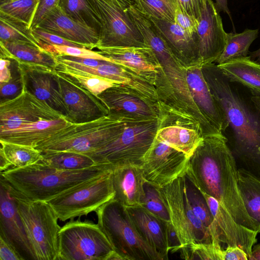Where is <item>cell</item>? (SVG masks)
I'll use <instances>...</instances> for the list:
<instances>
[{"mask_svg":"<svg viewBox=\"0 0 260 260\" xmlns=\"http://www.w3.org/2000/svg\"><path fill=\"white\" fill-rule=\"evenodd\" d=\"M202 72L226 116L228 125L222 134L238 169L260 179V109L252 99L253 93L230 81L215 63L202 64Z\"/></svg>","mask_w":260,"mask_h":260,"instance_id":"obj_1","label":"cell"},{"mask_svg":"<svg viewBox=\"0 0 260 260\" xmlns=\"http://www.w3.org/2000/svg\"><path fill=\"white\" fill-rule=\"evenodd\" d=\"M185 175L201 192L216 199L237 223L256 231L240 197L238 168L222 134L203 137L188 157Z\"/></svg>","mask_w":260,"mask_h":260,"instance_id":"obj_2","label":"cell"},{"mask_svg":"<svg viewBox=\"0 0 260 260\" xmlns=\"http://www.w3.org/2000/svg\"><path fill=\"white\" fill-rule=\"evenodd\" d=\"M112 172L109 167L96 164L77 170L58 169L40 161L1 172V177L16 191L33 201H48L77 186Z\"/></svg>","mask_w":260,"mask_h":260,"instance_id":"obj_3","label":"cell"},{"mask_svg":"<svg viewBox=\"0 0 260 260\" xmlns=\"http://www.w3.org/2000/svg\"><path fill=\"white\" fill-rule=\"evenodd\" d=\"M132 119L110 113L91 121L73 123L36 148L41 153L68 151L88 155L115 139Z\"/></svg>","mask_w":260,"mask_h":260,"instance_id":"obj_4","label":"cell"},{"mask_svg":"<svg viewBox=\"0 0 260 260\" xmlns=\"http://www.w3.org/2000/svg\"><path fill=\"white\" fill-rule=\"evenodd\" d=\"M158 119H132L112 141L87 155L96 164L111 171L128 166L142 167L146 154L155 138Z\"/></svg>","mask_w":260,"mask_h":260,"instance_id":"obj_5","label":"cell"},{"mask_svg":"<svg viewBox=\"0 0 260 260\" xmlns=\"http://www.w3.org/2000/svg\"><path fill=\"white\" fill-rule=\"evenodd\" d=\"M95 212L99 228L123 260H163L141 237L125 206L112 199Z\"/></svg>","mask_w":260,"mask_h":260,"instance_id":"obj_6","label":"cell"},{"mask_svg":"<svg viewBox=\"0 0 260 260\" xmlns=\"http://www.w3.org/2000/svg\"><path fill=\"white\" fill-rule=\"evenodd\" d=\"M10 187L35 260H57L61 227L55 212L47 202L30 201Z\"/></svg>","mask_w":260,"mask_h":260,"instance_id":"obj_7","label":"cell"},{"mask_svg":"<svg viewBox=\"0 0 260 260\" xmlns=\"http://www.w3.org/2000/svg\"><path fill=\"white\" fill-rule=\"evenodd\" d=\"M115 251L99 228L90 220H70L58 233L57 260H108Z\"/></svg>","mask_w":260,"mask_h":260,"instance_id":"obj_8","label":"cell"},{"mask_svg":"<svg viewBox=\"0 0 260 260\" xmlns=\"http://www.w3.org/2000/svg\"><path fill=\"white\" fill-rule=\"evenodd\" d=\"M102 26L99 44L104 47H149L126 10L133 0H89Z\"/></svg>","mask_w":260,"mask_h":260,"instance_id":"obj_9","label":"cell"},{"mask_svg":"<svg viewBox=\"0 0 260 260\" xmlns=\"http://www.w3.org/2000/svg\"><path fill=\"white\" fill-rule=\"evenodd\" d=\"M111 172L86 181L47 202L62 221L87 215L114 197Z\"/></svg>","mask_w":260,"mask_h":260,"instance_id":"obj_10","label":"cell"},{"mask_svg":"<svg viewBox=\"0 0 260 260\" xmlns=\"http://www.w3.org/2000/svg\"><path fill=\"white\" fill-rule=\"evenodd\" d=\"M184 175L159 187L171 222L182 247L191 243H212L210 231L194 214L190 206L186 192Z\"/></svg>","mask_w":260,"mask_h":260,"instance_id":"obj_11","label":"cell"},{"mask_svg":"<svg viewBox=\"0 0 260 260\" xmlns=\"http://www.w3.org/2000/svg\"><path fill=\"white\" fill-rule=\"evenodd\" d=\"M158 125L155 137L189 156L202 141L200 123L191 115L158 101Z\"/></svg>","mask_w":260,"mask_h":260,"instance_id":"obj_12","label":"cell"},{"mask_svg":"<svg viewBox=\"0 0 260 260\" xmlns=\"http://www.w3.org/2000/svg\"><path fill=\"white\" fill-rule=\"evenodd\" d=\"M188 157L155 137L142 167L145 181L159 187L170 183L185 174Z\"/></svg>","mask_w":260,"mask_h":260,"instance_id":"obj_13","label":"cell"},{"mask_svg":"<svg viewBox=\"0 0 260 260\" xmlns=\"http://www.w3.org/2000/svg\"><path fill=\"white\" fill-rule=\"evenodd\" d=\"M63 117L66 116L29 92L23 84L19 95L0 103V133L39 121Z\"/></svg>","mask_w":260,"mask_h":260,"instance_id":"obj_14","label":"cell"},{"mask_svg":"<svg viewBox=\"0 0 260 260\" xmlns=\"http://www.w3.org/2000/svg\"><path fill=\"white\" fill-rule=\"evenodd\" d=\"M55 75L67 110V118L73 123L91 121L110 113L102 102L67 76L55 71Z\"/></svg>","mask_w":260,"mask_h":260,"instance_id":"obj_15","label":"cell"},{"mask_svg":"<svg viewBox=\"0 0 260 260\" xmlns=\"http://www.w3.org/2000/svg\"><path fill=\"white\" fill-rule=\"evenodd\" d=\"M98 97L110 113L133 119L158 118V101H152L125 85L116 84Z\"/></svg>","mask_w":260,"mask_h":260,"instance_id":"obj_16","label":"cell"},{"mask_svg":"<svg viewBox=\"0 0 260 260\" xmlns=\"http://www.w3.org/2000/svg\"><path fill=\"white\" fill-rule=\"evenodd\" d=\"M214 218L216 236L223 250L238 246L250 255L256 242L257 232L237 223L225 208L214 198L202 192Z\"/></svg>","mask_w":260,"mask_h":260,"instance_id":"obj_17","label":"cell"},{"mask_svg":"<svg viewBox=\"0 0 260 260\" xmlns=\"http://www.w3.org/2000/svg\"><path fill=\"white\" fill-rule=\"evenodd\" d=\"M197 36L202 64L214 63L225 47L228 33L212 0H206L199 19Z\"/></svg>","mask_w":260,"mask_h":260,"instance_id":"obj_18","label":"cell"},{"mask_svg":"<svg viewBox=\"0 0 260 260\" xmlns=\"http://www.w3.org/2000/svg\"><path fill=\"white\" fill-rule=\"evenodd\" d=\"M98 49L102 55L128 68L154 87L158 83L163 71L150 47H104Z\"/></svg>","mask_w":260,"mask_h":260,"instance_id":"obj_19","label":"cell"},{"mask_svg":"<svg viewBox=\"0 0 260 260\" xmlns=\"http://www.w3.org/2000/svg\"><path fill=\"white\" fill-rule=\"evenodd\" d=\"M0 180V234L16 247L25 259L35 260L11 187L1 177Z\"/></svg>","mask_w":260,"mask_h":260,"instance_id":"obj_20","label":"cell"},{"mask_svg":"<svg viewBox=\"0 0 260 260\" xmlns=\"http://www.w3.org/2000/svg\"><path fill=\"white\" fill-rule=\"evenodd\" d=\"M18 63L26 89L67 117V110L56 77L55 69L38 64Z\"/></svg>","mask_w":260,"mask_h":260,"instance_id":"obj_21","label":"cell"},{"mask_svg":"<svg viewBox=\"0 0 260 260\" xmlns=\"http://www.w3.org/2000/svg\"><path fill=\"white\" fill-rule=\"evenodd\" d=\"M36 28L90 50L96 48L100 41L94 29L70 18L59 6L50 11Z\"/></svg>","mask_w":260,"mask_h":260,"instance_id":"obj_22","label":"cell"},{"mask_svg":"<svg viewBox=\"0 0 260 260\" xmlns=\"http://www.w3.org/2000/svg\"><path fill=\"white\" fill-rule=\"evenodd\" d=\"M202 64L186 67V81L193 103L204 117L221 134L228 123L225 114L212 95L202 72Z\"/></svg>","mask_w":260,"mask_h":260,"instance_id":"obj_23","label":"cell"},{"mask_svg":"<svg viewBox=\"0 0 260 260\" xmlns=\"http://www.w3.org/2000/svg\"><path fill=\"white\" fill-rule=\"evenodd\" d=\"M173 54L186 67L202 64L198 36H193L174 21L149 16Z\"/></svg>","mask_w":260,"mask_h":260,"instance_id":"obj_24","label":"cell"},{"mask_svg":"<svg viewBox=\"0 0 260 260\" xmlns=\"http://www.w3.org/2000/svg\"><path fill=\"white\" fill-rule=\"evenodd\" d=\"M141 237L163 258L168 259L167 224L142 206L126 207Z\"/></svg>","mask_w":260,"mask_h":260,"instance_id":"obj_25","label":"cell"},{"mask_svg":"<svg viewBox=\"0 0 260 260\" xmlns=\"http://www.w3.org/2000/svg\"><path fill=\"white\" fill-rule=\"evenodd\" d=\"M114 199L126 207L142 206L145 191L142 167L128 166L111 172Z\"/></svg>","mask_w":260,"mask_h":260,"instance_id":"obj_26","label":"cell"},{"mask_svg":"<svg viewBox=\"0 0 260 260\" xmlns=\"http://www.w3.org/2000/svg\"><path fill=\"white\" fill-rule=\"evenodd\" d=\"M72 123L66 117L52 120H41L0 133V140L36 148Z\"/></svg>","mask_w":260,"mask_h":260,"instance_id":"obj_27","label":"cell"},{"mask_svg":"<svg viewBox=\"0 0 260 260\" xmlns=\"http://www.w3.org/2000/svg\"><path fill=\"white\" fill-rule=\"evenodd\" d=\"M217 65L230 81L260 95V64L251 60L249 56Z\"/></svg>","mask_w":260,"mask_h":260,"instance_id":"obj_28","label":"cell"},{"mask_svg":"<svg viewBox=\"0 0 260 260\" xmlns=\"http://www.w3.org/2000/svg\"><path fill=\"white\" fill-rule=\"evenodd\" d=\"M1 58L18 62L41 65L55 69L58 64L55 56L43 49L15 42L0 41Z\"/></svg>","mask_w":260,"mask_h":260,"instance_id":"obj_29","label":"cell"},{"mask_svg":"<svg viewBox=\"0 0 260 260\" xmlns=\"http://www.w3.org/2000/svg\"><path fill=\"white\" fill-rule=\"evenodd\" d=\"M238 187L255 231L260 233V179L243 169H238Z\"/></svg>","mask_w":260,"mask_h":260,"instance_id":"obj_30","label":"cell"},{"mask_svg":"<svg viewBox=\"0 0 260 260\" xmlns=\"http://www.w3.org/2000/svg\"><path fill=\"white\" fill-rule=\"evenodd\" d=\"M258 34V29L248 28L240 33H228L224 50L214 63L220 64L234 59L248 56L249 47Z\"/></svg>","mask_w":260,"mask_h":260,"instance_id":"obj_31","label":"cell"},{"mask_svg":"<svg viewBox=\"0 0 260 260\" xmlns=\"http://www.w3.org/2000/svg\"><path fill=\"white\" fill-rule=\"evenodd\" d=\"M56 57L58 63L109 79L117 84H125L130 78V72L126 68L113 62L105 61L100 66L92 67L70 60L62 55Z\"/></svg>","mask_w":260,"mask_h":260,"instance_id":"obj_32","label":"cell"},{"mask_svg":"<svg viewBox=\"0 0 260 260\" xmlns=\"http://www.w3.org/2000/svg\"><path fill=\"white\" fill-rule=\"evenodd\" d=\"M184 180L187 197L193 213L210 231L212 243L220 246L216 236L214 218L204 195L185 174Z\"/></svg>","mask_w":260,"mask_h":260,"instance_id":"obj_33","label":"cell"},{"mask_svg":"<svg viewBox=\"0 0 260 260\" xmlns=\"http://www.w3.org/2000/svg\"><path fill=\"white\" fill-rule=\"evenodd\" d=\"M58 6L70 18L93 28L100 37L101 24L89 0H60Z\"/></svg>","mask_w":260,"mask_h":260,"instance_id":"obj_34","label":"cell"},{"mask_svg":"<svg viewBox=\"0 0 260 260\" xmlns=\"http://www.w3.org/2000/svg\"><path fill=\"white\" fill-rule=\"evenodd\" d=\"M40 0H10L0 4V18L17 22L31 29Z\"/></svg>","mask_w":260,"mask_h":260,"instance_id":"obj_35","label":"cell"},{"mask_svg":"<svg viewBox=\"0 0 260 260\" xmlns=\"http://www.w3.org/2000/svg\"><path fill=\"white\" fill-rule=\"evenodd\" d=\"M41 153L42 162L61 170H81L96 164L90 156L81 153L68 151Z\"/></svg>","mask_w":260,"mask_h":260,"instance_id":"obj_36","label":"cell"},{"mask_svg":"<svg viewBox=\"0 0 260 260\" xmlns=\"http://www.w3.org/2000/svg\"><path fill=\"white\" fill-rule=\"evenodd\" d=\"M0 154L12 168H22L41 160L42 155L37 148L27 145L0 140Z\"/></svg>","mask_w":260,"mask_h":260,"instance_id":"obj_37","label":"cell"},{"mask_svg":"<svg viewBox=\"0 0 260 260\" xmlns=\"http://www.w3.org/2000/svg\"><path fill=\"white\" fill-rule=\"evenodd\" d=\"M55 71L67 76L95 96L99 95L108 88L117 84L109 79L58 63Z\"/></svg>","mask_w":260,"mask_h":260,"instance_id":"obj_38","label":"cell"},{"mask_svg":"<svg viewBox=\"0 0 260 260\" xmlns=\"http://www.w3.org/2000/svg\"><path fill=\"white\" fill-rule=\"evenodd\" d=\"M0 41L32 45L43 49L32 30L20 23L0 18Z\"/></svg>","mask_w":260,"mask_h":260,"instance_id":"obj_39","label":"cell"},{"mask_svg":"<svg viewBox=\"0 0 260 260\" xmlns=\"http://www.w3.org/2000/svg\"><path fill=\"white\" fill-rule=\"evenodd\" d=\"M223 250L213 243H191L181 248L180 257L186 260H223Z\"/></svg>","mask_w":260,"mask_h":260,"instance_id":"obj_40","label":"cell"},{"mask_svg":"<svg viewBox=\"0 0 260 260\" xmlns=\"http://www.w3.org/2000/svg\"><path fill=\"white\" fill-rule=\"evenodd\" d=\"M144 188L145 198L142 206L166 222H170L169 213L161 196L159 186L145 181Z\"/></svg>","mask_w":260,"mask_h":260,"instance_id":"obj_41","label":"cell"},{"mask_svg":"<svg viewBox=\"0 0 260 260\" xmlns=\"http://www.w3.org/2000/svg\"><path fill=\"white\" fill-rule=\"evenodd\" d=\"M143 13L154 18L174 21V12L162 0H133Z\"/></svg>","mask_w":260,"mask_h":260,"instance_id":"obj_42","label":"cell"},{"mask_svg":"<svg viewBox=\"0 0 260 260\" xmlns=\"http://www.w3.org/2000/svg\"><path fill=\"white\" fill-rule=\"evenodd\" d=\"M23 82L21 71L18 69L15 75L7 83H0L1 102L15 98L22 92Z\"/></svg>","mask_w":260,"mask_h":260,"instance_id":"obj_43","label":"cell"},{"mask_svg":"<svg viewBox=\"0 0 260 260\" xmlns=\"http://www.w3.org/2000/svg\"><path fill=\"white\" fill-rule=\"evenodd\" d=\"M174 21L193 36H197L199 20L189 15L176 0L174 9Z\"/></svg>","mask_w":260,"mask_h":260,"instance_id":"obj_44","label":"cell"},{"mask_svg":"<svg viewBox=\"0 0 260 260\" xmlns=\"http://www.w3.org/2000/svg\"><path fill=\"white\" fill-rule=\"evenodd\" d=\"M35 38L41 43L50 45H66L74 47H80V46L72 43L59 36L47 32L39 28L31 29Z\"/></svg>","mask_w":260,"mask_h":260,"instance_id":"obj_45","label":"cell"},{"mask_svg":"<svg viewBox=\"0 0 260 260\" xmlns=\"http://www.w3.org/2000/svg\"><path fill=\"white\" fill-rule=\"evenodd\" d=\"M16 247L0 234V260H24Z\"/></svg>","mask_w":260,"mask_h":260,"instance_id":"obj_46","label":"cell"},{"mask_svg":"<svg viewBox=\"0 0 260 260\" xmlns=\"http://www.w3.org/2000/svg\"><path fill=\"white\" fill-rule=\"evenodd\" d=\"M60 0H40L33 20L31 29L36 28L45 16L55 7L58 5Z\"/></svg>","mask_w":260,"mask_h":260,"instance_id":"obj_47","label":"cell"},{"mask_svg":"<svg viewBox=\"0 0 260 260\" xmlns=\"http://www.w3.org/2000/svg\"><path fill=\"white\" fill-rule=\"evenodd\" d=\"M184 10L198 20L201 17V12L206 0H177Z\"/></svg>","mask_w":260,"mask_h":260,"instance_id":"obj_48","label":"cell"},{"mask_svg":"<svg viewBox=\"0 0 260 260\" xmlns=\"http://www.w3.org/2000/svg\"><path fill=\"white\" fill-rule=\"evenodd\" d=\"M167 241L169 252L174 253L180 250L182 246L178 235L171 222L167 224Z\"/></svg>","mask_w":260,"mask_h":260,"instance_id":"obj_49","label":"cell"},{"mask_svg":"<svg viewBox=\"0 0 260 260\" xmlns=\"http://www.w3.org/2000/svg\"><path fill=\"white\" fill-rule=\"evenodd\" d=\"M247 253L238 246L228 247L223 250V260H248Z\"/></svg>","mask_w":260,"mask_h":260,"instance_id":"obj_50","label":"cell"},{"mask_svg":"<svg viewBox=\"0 0 260 260\" xmlns=\"http://www.w3.org/2000/svg\"><path fill=\"white\" fill-rule=\"evenodd\" d=\"M0 83H7L12 78V74L10 66L11 64V59L1 58Z\"/></svg>","mask_w":260,"mask_h":260,"instance_id":"obj_51","label":"cell"},{"mask_svg":"<svg viewBox=\"0 0 260 260\" xmlns=\"http://www.w3.org/2000/svg\"><path fill=\"white\" fill-rule=\"evenodd\" d=\"M66 58L70 60L82 64L84 66L95 67L100 66L104 63L105 61L104 60L92 59V58H84L74 57L72 56L62 55Z\"/></svg>","mask_w":260,"mask_h":260,"instance_id":"obj_52","label":"cell"},{"mask_svg":"<svg viewBox=\"0 0 260 260\" xmlns=\"http://www.w3.org/2000/svg\"><path fill=\"white\" fill-rule=\"evenodd\" d=\"M215 6L217 11L223 12L226 13L230 18H231V12L228 6V0H215Z\"/></svg>","mask_w":260,"mask_h":260,"instance_id":"obj_53","label":"cell"},{"mask_svg":"<svg viewBox=\"0 0 260 260\" xmlns=\"http://www.w3.org/2000/svg\"><path fill=\"white\" fill-rule=\"evenodd\" d=\"M249 260H260V244L252 247L251 252L248 256Z\"/></svg>","mask_w":260,"mask_h":260,"instance_id":"obj_54","label":"cell"},{"mask_svg":"<svg viewBox=\"0 0 260 260\" xmlns=\"http://www.w3.org/2000/svg\"><path fill=\"white\" fill-rule=\"evenodd\" d=\"M249 56L251 60L260 64V47L257 50L250 52Z\"/></svg>","mask_w":260,"mask_h":260,"instance_id":"obj_55","label":"cell"},{"mask_svg":"<svg viewBox=\"0 0 260 260\" xmlns=\"http://www.w3.org/2000/svg\"><path fill=\"white\" fill-rule=\"evenodd\" d=\"M174 12L176 0H162Z\"/></svg>","mask_w":260,"mask_h":260,"instance_id":"obj_56","label":"cell"},{"mask_svg":"<svg viewBox=\"0 0 260 260\" xmlns=\"http://www.w3.org/2000/svg\"><path fill=\"white\" fill-rule=\"evenodd\" d=\"M252 99L256 105L260 109V95L255 94L253 93Z\"/></svg>","mask_w":260,"mask_h":260,"instance_id":"obj_57","label":"cell"},{"mask_svg":"<svg viewBox=\"0 0 260 260\" xmlns=\"http://www.w3.org/2000/svg\"><path fill=\"white\" fill-rule=\"evenodd\" d=\"M9 1H10V0H0V4Z\"/></svg>","mask_w":260,"mask_h":260,"instance_id":"obj_58","label":"cell"}]
</instances>
